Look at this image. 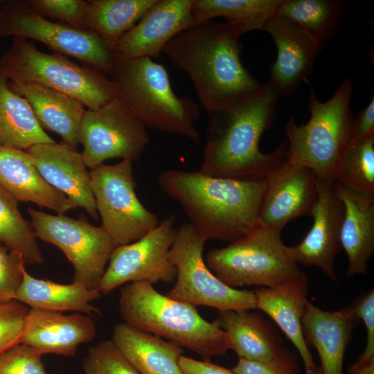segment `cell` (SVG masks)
<instances>
[{"mask_svg": "<svg viewBox=\"0 0 374 374\" xmlns=\"http://www.w3.org/2000/svg\"><path fill=\"white\" fill-rule=\"evenodd\" d=\"M279 93L269 81L253 93L207 113L206 141L199 172L235 179L271 177L286 161L287 141L270 153L260 149L274 122Z\"/></svg>", "mask_w": 374, "mask_h": 374, "instance_id": "cell-1", "label": "cell"}, {"mask_svg": "<svg viewBox=\"0 0 374 374\" xmlns=\"http://www.w3.org/2000/svg\"><path fill=\"white\" fill-rule=\"evenodd\" d=\"M242 35L225 21H204L179 33L163 48L172 66L188 75L206 112L249 96L262 85L241 62Z\"/></svg>", "mask_w": 374, "mask_h": 374, "instance_id": "cell-2", "label": "cell"}, {"mask_svg": "<svg viewBox=\"0 0 374 374\" xmlns=\"http://www.w3.org/2000/svg\"><path fill=\"white\" fill-rule=\"evenodd\" d=\"M161 189L181 206L189 223L207 240L233 242L253 229L268 179H235L199 171L167 169L157 176Z\"/></svg>", "mask_w": 374, "mask_h": 374, "instance_id": "cell-3", "label": "cell"}, {"mask_svg": "<svg viewBox=\"0 0 374 374\" xmlns=\"http://www.w3.org/2000/svg\"><path fill=\"white\" fill-rule=\"evenodd\" d=\"M119 311L125 323L197 353L204 361L231 349L227 334L195 306L168 297L147 282L123 287Z\"/></svg>", "mask_w": 374, "mask_h": 374, "instance_id": "cell-4", "label": "cell"}, {"mask_svg": "<svg viewBox=\"0 0 374 374\" xmlns=\"http://www.w3.org/2000/svg\"><path fill=\"white\" fill-rule=\"evenodd\" d=\"M118 98L145 127L200 141L198 105L176 95L166 67L148 57L114 60L109 75Z\"/></svg>", "mask_w": 374, "mask_h": 374, "instance_id": "cell-5", "label": "cell"}, {"mask_svg": "<svg viewBox=\"0 0 374 374\" xmlns=\"http://www.w3.org/2000/svg\"><path fill=\"white\" fill-rule=\"evenodd\" d=\"M353 91L352 82L346 78L328 100L321 102L311 89L308 122L299 125L292 116L285 127L289 163L305 166L317 178L335 183L340 161L351 143Z\"/></svg>", "mask_w": 374, "mask_h": 374, "instance_id": "cell-6", "label": "cell"}, {"mask_svg": "<svg viewBox=\"0 0 374 374\" xmlns=\"http://www.w3.org/2000/svg\"><path fill=\"white\" fill-rule=\"evenodd\" d=\"M0 73L12 82L35 83L65 93L90 110L118 97L105 73L78 65L59 53H45L24 38L14 37L0 57Z\"/></svg>", "mask_w": 374, "mask_h": 374, "instance_id": "cell-7", "label": "cell"}, {"mask_svg": "<svg viewBox=\"0 0 374 374\" xmlns=\"http://www.w3.org/2000/svg\"><path fill=\"white\" fill-rule=\"evenodd\" d=\"M280 233L259 220L242 237L224 247L209 251L206 264L218 279L233 288L283 285L301 271Z\"/></svg>", "mask_w": 374, "mask_h": 374, "instance_id": "cell-8", "label": "cell"}, {"mask_svg": "<svg viewBox=\"0 0 374 374\" xmlns=\"http://www.w3.org/2000/svg\"><path fill=\"white\" fill-rule=\"evenodd\" d=\"M207 240L189 222L177 229L169 258L177 270L174 286L168 297L194 306L218 310L256 309L253 291L231 287L209 269L203 258Z\"/></svg>", "mask_w": 374, "mask_h": 374, "instance_id": "cell-9", "label": "cell"}, {"mask_svg": "<svg viewBox=\"0 0 374 374\" xmlns=\"http://www.w3.org/2000/svg\"><path fill=\"white\" fill-rule=\"evenodd\" d=\"M89 173L100 226L116 246L133 242L158 226V216L136 194L132 161L103 163Z\"/></svg>", "mask_w": 374, "mask_h": 374, "instance_id": "cell-10", "label": "cell"}, {"mask_svg": "<svg viewBox=\"0 0 374 374\" xmlns=\"http://www.w3.org/2000/svg\"><path fill=\"white\" fill-rule=\"evenodd\" d=\"M0 37L38 41L56 53L73 57L110 75L114 64L113 52L95 32L49 21L25 1H8L0 8Z\"/></svg>", "mask_w": 374, "mask_h": 374, "instance_id": "cell-11", "label": "cell"}, {"mask_svg": "<svg viewBox=\"0 0 374 374\" xmlns=\"http://www.w3.org/2000/svg\"><path fill=\"white\" fill-rule=\"evenodd\" d=\"M37 238L60 249L74 269L73 282L98 289L105 266L116 245L108 233L84 216L78 219L28 208Z\"/></svg>", "mask_w": 374, "mask_h": 374, "instance_id": "cell-12", "label": "cell"}, {"mask_svg": "<svg viewBox=\"0 0 374 374\" xmlns=\"http://www.w3.org/2000/svg\"><path fill=\"white\" fill-rule=\"evenodd\" d=\"M149 142L145 125L118 97L83 114L80 143L87 168L93 169L115 158L137 161Z\"/></svg>", "mask_w": 374, "mask_h": 374, "instance_id": "cell-13", "label": "cell"}, {"mask_svg": "<svg viewBox=\"0 0 374 374\" xmlns=\"http://www.w3.org/2000/svg\"><path fill=\"white\" fill-rule=\"evenodd\" d=\"M175 221L170 215L140 239L116 246L98 287L101 294L128 282H175L177 270L169 258L177 232Z\"/></svg>", "mask_w": 374, "mask_h": 374, "instance_id": "cell-14", "label": "cell"}, {"mask_svg": "<svg viewBox=\"0 0 374 374\" xmlns=\"http://www.w3.org/2000/svg\"><path fill=\"white\" fill-rule=\"evenodd\" d=\"M317 181L318 199L311 214L313 225L304 239L288 247V251L298 265L317 267L337 283L335 260L341 247L340 233L344 208L335 183L318 178Z\"/></svg>", "mask_w": 374, "mask_h": 374, "instance_id": "cell-15", "label": "cell"}, {"mask_svg": "<svg viewBox=\"0 0 374 374\" xmlns=\"http://www.w3.org/2000/svg\"><path fill=\"white\" fill-rule=\"evenodd\" d=\"M193 0H157L141 19L119 39L114 60L158 58L166 44L196 22Z\"/></svg>", "mask_w": 374, "mask_h": 374, "instance_id": "cell-16", "label": "cell"}, {"mask_svg": "<svg viewBox=\"0 0 374 374\" xmlns=\"http://www.w3.org/2000/svg\"><path fill=\"white\" fill-rule=\"evenodd\" d=\"M317 199V181L313 171L286 160L281 168L268 179L259 220L281 232L292 220L311 216Z\"/></svg>", "mask_w": 374, "mask_h": 374, "instance_id": "cell-17", "label": "cell"}, {"mask_svg": "<svg viewBox=\"0 0 374 374\" xmlns=\"http://www.w3.org/2000/svg\"><path fill=\"white\" fill-rule=\"evenodd\" d=\"M263 30L272 37L277 49L276 61L270 68L269 82L279 95H293L308 80L321 43L287 19L275 14Z\"/></svg>", "mask_w": 374, "mask_h": 374, "instance_id": "cell-18", "label": "cell"}, {"mask_svg": "<svg viewBox=\"0 0 374 374\" xmlns=\"http://www.w3.org/2000/svg\"><path fill=\"white\" fill-rule=\"evenodd\" d=\"M26 151L50 186L64 194L77 207L84 208L91 217L98 218L90 173L82 153L63 142L39 143Z\"/></svg>", "mask_w": 374, "mask_h": 374, "instance_id": "cell-19", "label": "cell"}, {"mask_svg": "<svg viewBox=\"0 0 374 374\" xmlns=\"http://www.w3.org/2000/svg\"><path fill=\"white\" fill-rule=\"evenodd\" d=\"M96 327L91 317L30 308L25 319L20 343L42 355H74L79 345L92 341Z\"/></svg>", "mask_w": 374, "mask_h": 374, "instance_id": "cell-20", "label": "cell"}, {"mask_svg": "<svg viewBox=\"0 0 374 374\" xmlns=\"http://www.w3.org/2000/svg\"><path fill=\"white\" fill-rule=\"evenodd\" d=\"M352 308L326 311L308 301L301 319L308 346L317 350L322 374H343L345 352L359 323Z\"/></svg>", "mask_w": 374, "mask_h": 374, "instance_id": "cell-21", "label": "cell"}, {"mask_svg": "<svg viewBox=\"0 0 374 374\" xmlns=\"http://www.w3.org/2000/svg\"><path fill=\"white\" fill-rule=\"evenodd\" d=\"M256 309L268 314L298 350L308 374L316 368L304 338L301 319L308 300V279L302 271L288 282L253 291Z\"/></svg>", "mask_w": 374, "mask_h": 374, "instance_id": "cell-22", "label": "cell"}, {"mask_svg": "<svg viewBox=\"0 0 374 374\" xmlns=\"http://www.w3.org/2000/svg\"><path fill=\"white\" fill-rule=\"evenodd\" d=\"M344 213L340 243L348 258L346 276L364 275L374 253V195L364 194L335 182Z\"/></svg>", "mask_w": 374, "mask_h": 374, "instance_id": "cell-23", "label": "cell"}, {"mask_svg": "<svg viewBox=\"0 0 374 374\" xmlns=\"http://www.w3.org/2000/svg\"><path fill=\"white\" fill-rule=\"evenodd\" d=\"M0 185L18 202H32L58 215L78 208L42 178L26 150L0 145Z\"/></svg>", "mask_w": 374, "mask_h": 374, "instance_id": "cell-24", "label": "cell"}, {"mask_svg": "<svg viewBox=\"0 0 374 374\" xmlns=\"http://www.w3.org/2000/svg\"><path fill=\"white\" fill-rule=\"evenodd\" d=\"M10 89L23 97L43 129L57 134L73 149L80 144V128L84 105L75 98L54 89L28 82L8 81Z\"/></svg>", "mask_w": 374, "mask_h": 374, "instance_id": "cell-25", "label": "cell"}, {"mask_svg": "<svg viewBox=\"0 0 374 374\" xmlns=\"http://www.w3.org/2000/svg\"><path fill=\"white\" fill-rule=\"evenodd\" d=\"M111 341L141 374H183L182 347L126 323L114 327Z\"/></svg>", "mask_w": 374, "mask_h": 374, "instance_id": "cell-26", "label": "cell"}, {"mask_svg": "<svg viewBox=\"0 0 374 374\" xmlns=\"http://www.w3.org/2000/svg\"><path fill=\"white\" fill-rule=\"evenodd\" d=\"M213 322L228 335L231 349L239 359L265 361L283 347L282 339L264 317L245 310H218Z\"/></svg>", "mask_w": 374, "mask_h": 374, "instance_id": "cell-27", "label": "cell"}, {"mask_svg": "<svg viewBox=\"0 0 374 374\" xmlns=\"http://www.w3.org/2000/svg\"><path fill=\"white\" fill-rule=\"evenodd\" d=\"M100 296L98 289H88L73 282L60 284L39 279L25 269L15 299L33 309L57 312L74 311L91 316L100 313L91 303Z\"/></svg>", "mask_w": 374, "mask_h": 374, "instance_id": "cell-28", "label": "cell"}, {"mask_svg": "<svg viewBox=\"0 0 374 374\" xmlns=\"http://www.w3.org/2000/svg\"><path fill=\"white\" fill-rule=\"evenodd\" d=\"M54 142L28 102L10 89L8 79L0 73V145L26 150L37 144Z\"/></svg>", "mask_w": 374, "mask_h": 374, "instance_id": "cell-29", "label": "cell"}, {"mask_svg": "<svg viewBox=\"0 0 374 374\" xmlns=\"http://www.w3.org/2000/svg\"><path fill=\"white\" fill-rule=\"evenodd\" d=\"M156 1H87V18L89 29L113 52L122 36L141 19Z\"/></svg>", "mask_w": 374, "mask_h": 374, "instance_id": "cell-30", "label": "cell"}, {"mask_svg": "<svg viewBox=\"0 0 374 374\" xmlns=\"http://www.w3.org/2000/svg\"><path fill=\"white\" fill-rule=\"evenodd\" d=\"M282 0H193L196 23L222 17L242 33L262 30L275 15Z\"/></svg>", "mask_w": 374, "mask_h": 374, "instance_id": "cell-31", "label": "cell"}, {"mask_svg": "<svg viewBox=\"0 0 374 374\" xmlns=\"http://www.w3.org/2000/svg\"><path fill=\"white\" fill-rule=\"evenodd\" d=\"M344 10L339 1L282 0L276 15L308 33L323 46L337 29Z\"/></svg>", "mask_w": 374, "mask_h": 374, "instance_id": "cell-32", "label": "cell"}, {"mask_svg": "<svg viewBox=\"0 0 374 374\" xmlns=\"http://www.w3.org/2000/svg\"><path fill=\"white\" fill-rule=\"evenodd\" d=\"M0 243L19 253L26 263L42 265L44 256L31 223L18 208V201L0 185Z\"/></svg>", "mask_w": 374, "mask_h": 374, "instance_id": "cell-33", "label": "cell"}, {"mask_svg": "<svg viewBox=\"0 0 374 374\" xmlns=\"http://www.w3.org/2000/svg\"><path fill=\"white\" fill-rule=\"evenodd\" d=\"M335 182L374 195V135L351 142L337 170Z\"/></svg>", "mask_w": 374, "mask_h": 374, "instance_id": "cell-34", "label": "cell"}, {"mask_svg": "<svg viewBox=\"0 0 374 374\" xmlns=\"http://www.w3.org/2000/svg\"><path fill=\"white\" fill-rule=\"evenodd\" d=\"M82 366L84 374H141L111 340L91 347Z\"/></svg>", "mask_w": 374, "mask_h": 374, "instance_id": "cell-35", "label": "cell"}, {"mask_svg": "<svg viewBox=\"0 0 374 374\" xmlns=\"http://www.w3.org/2000/svg\"><path fill=\"white\" fill-rule=\"evenodd\" d=\"M26 3L43 17L58 19L69 26L90 30L87 18V1L28 0Z\"/></svg>", "mask_w": 374, "mask_h": 374, "instance_id": "cell-36", "label": "cell"}, {"mask_svg": "<svg viewBox=\"0 0 374 374\" xmlns=\"http://www.w3.org/2000/svg\"><path fill=\"white\" fill-rule=\"evenodd\" d=\"M235 374H301L298 357L287 347L265 361L239 359L232 369Z\"/></svg>", "mask_w": 374, "mask_h": 374, "instance_id": "cell-37", "label": "cell"}, {"mask_svg": "<svg viewBox=\"0 0 374 374\" xmlns=\"http://www.w3.org/2000/svg\"><path fill=\"white\" fill-rule=\"evenodd\" d=\"M42 356L33 348L18 344L0 353V374H47Z\"/></svg>", "mask_w": 374, "mask_h": 374, "instance_id": "cell-38", "label": "cell"}, {"mask_svg": "<svg viewBox=\"0 0 374 374\" xmlns=\"http://www.w3.org/2000/svg\"><path fill=\"white\" fill-rule=\"evenodd\" d=\"M28 311L16 299L0 303V353L20 344Z\"/></svg>", "mask_w": 374, "mask_h": 374, "instance_id": "cell-39", "label": "cell"}, {"mask_svg": "<svg viewBox=\"0 0 374 374\" xmlns=\"http://www.w3.org/2000/svg\"><path fill=\"white\" fill-rule=\"evenodd\" d=\"M25 264L21 255L0 243V303L15 299L23 280Z\"/></svg>", "mask_w": 374, "mask_h": 374, "instance_id": "cell-40", "label": "cell"}, {"mask_svg": "<svg viewBox=\"0 0 374 374\" xmlns=\"http://www.w3.org/2000/svg\"><path fill=\"white\" fill-rule=\"evenodd\" d=\"M355 316L364 322L366 341L364 350L359 357L367 359L374 356V290L373 289L359 294L350 304Z\"/></svg>", "mask_w": 374, "mask_h": 374, "instance_id": "cell-41", "label": "cell"}, {"mask_svg": "<svg viewBox=\"0 0 374 374\" xmlns=\"http://www.w3.org/2000/svg\"><path fill=\"white\" fill-rule=\"evenodd\" d=\"M374 135V98L354 117L351 142Z\"/></svg>", "mask_w": 374, "mask_h": 374, "instance_id": "cell-42", "label": "cell"}, {"mask_svg": "<svg viewBox=\"0 0 374 374\" xmlns=\"http://www.w3.org/2000/svg\"><path fill=\"white\" fill-rule=\"evenodd\" d=\"M183 374H235L211 361H199L182 355L179 361Z\"/></svg>", "mask_w": 374, "mask_h": 374, "instance_id": "cell-43", "label": "cell"}, {"mask_svg": "<svg viewBox=\"0 0 374 374\" xmlns=\"http://www.w3.org/2000/svg\"><path fill=\"white\" fill-rule=\"evenodd\" d=\"M347 374H374V356L367 358H358L348 368Z\"/></svg>", "mask_w": 374, "mask_h": 374, "instance_id": "cell-44", "label": "cell"}, {"mask_svg": "<svg viewBox=\"0 0 374 374\" xmlns=\"http://www.w3.org/2000/svg\"><path fill=\"white\" fill-rule=\"evenodd\" d=\"M308 374H322L321 369L320 366H316V368Z\"/></svg>", "mask_w": 374, "mask_h": 374, "instance_id": "cell-45", "label": "cell"}, {"mask_svg": "<svg viewBox=\"0 0 374 374\" xmlns=\"http://www.w3.org/2000/svg\"><path fill=\"white\" fill-rule=\"evenodd\" d=\"M0 17H1V15H0Z\"/></svg>", "mask_w": 374, "mask_h": 374, "instance_id": "cell-46", "label": "cell"}]
</instances>
